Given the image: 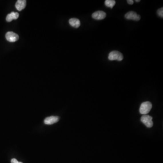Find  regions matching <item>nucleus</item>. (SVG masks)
I'll list each match as a JSON object with an SVG mask.
<instances>
[{
    "label": "nucleus",
    "mask_w": 163,
    "mask_h": 163,
    "mask_svg": "<svg viewBox=\"0 0 163 163\" xmlns=\"http://www.w3.org/2000/svg\"><path fill=\"white\" fill-rule=\"evenodd\" d=\"M127 2L130 5H132L134 3V1L133 0H128L127 1Z\"/></svg>",
    "instance_id": "obj_14"
},
{
    "label": "nucleus",
    "mask_w": 163,
    "mask_h": 163,
    "mask_svg": "<svg viewBox=\"0 0 163 163\" xmlns=\"http://www.w3.org/2000/svg\"><path fill=\"white\" fill-rule=\"evenodd\" d=\"M106 13L103 11H98L94 12L92 14V18L95 20H102L105 18Z\"/></svg>",
    "instance_id": "obj_6"
},
{
    "label": "nucleus",
    "mask_w": 163,
    "mask_h": 163,
    "mask_svg": "<svg viewBox=\"0 0 163 163\" xmlns=\"http://www.w3.org/2000/svg\"><path fill=\"white\" fill-rule=\"evenodd\" d=\"M59 120V118L58 116H51L46 118L44 120V123L46 125H52L56 123Z\"/></svg>",
    "instance_id": "obj_7"
},
{
    "label": "nucleus",
    "mask_w": 163,
    "mask_h": 163,
    "mask_svg": "<svg viewBox=\"0 0 163 163\" xmlns=\"http://www.w3.org/2000/svg\"><path fill=\"white\" fill-rule=\"evenodd\" d=\"M19 14L17 12H12L7 15L6 20L7 22H11L13 20H16L18 18Z\"/></svg>",
    "instance_id": "obj_9"
},
{
    "label": "nucleus",
    "mask_w": 163,
    "mask_h": 163,
    "mask_svg": "<svg viewBox=\"0 0 163 163\" xmlns=\"http://www.w3.org/2000/svg\"><path fill=\"white\" fill-rule=\"evenodd\" d=\"M19 36L17 34L13 32L9 31L5 35V38L7 41L10 42H15L18 40Z\"/></svg>",
    "instance_id": "obj_4"
},
{
    "label": "nucleus",
    "mask_w": 163,
    "mask_h": 163,
    "mask_svg": "<svg viewBox=\"0 0 163 163\" xmlns=\"http://www.w3.org/2000/svg\"><path fill=\"white\" fill-rule=\"evenodd\" d=\"M108 58L109 60L111 61L117 60V61H121L123 60V55L121 52L115 50L112 51L109 53Z\"/></svg>",
    "instance_id": "obj_2"
},
{
    "label": "nucleus",
    "mask_w": 163,
    "mask_h": 163,
    "mask_svg": "<svg viewBox=\"0 0 163 163\" xmlns=\"http://www.w3.org/2000/svg\"><path fill=\"white\" fill-rule=\"evenodd\" d=\"M11 163H23L21 162H19L17 160L15 159H12L11 160Z\"/></svg>",
    "instance_id": "obj_13"
},
{
    "label": "nucleus",
    "mask_w": 163,
    "mask_h": 163,
    "mask_svg": "<svg viewBox=\"0 0 163 163\" xmlns=\"http://www.w3.org/2000/svg\"><path fill=\"white\" fill-rule=\"evenodd\" d=\"M70 25L74 28H78L80 26V21L77 18H71L69 20Z\"/></svg>",
    "instance_id": "obj_10"
},
{
    "label": "nucleus",
    "mask_w": 163,
    "mask_h": 163,
    "mask_svg": "<svg viewBox=\"0 0 163 163\" xmlns=\"http://www.w3.org/2000/svg\"><path fill=\"white\" fill-rule=\"evenodd\" d=\"M125 17L127 20L138 21L140 19V16L134 11H129L125 15Z\"/></svg>",
    "instance_id": "obj_5"
},
{
    "label": "nucleus",
    "mask_w": 163,
    "mask_h": 163,
    "mask_svg": "<svg viewBox=\"0 0 163 163\" xmlns=\"http://www.w3.org/2000/svg\"><path fill=\"white\" fill-rule=\"evenodd\" d=\"M26 4L25 0H18L15 4V7L18 11H21L25 7Z\"/></svg>",
    "instance_id": "obj_8"
},
{
    "label": "nucleus",
    "mask_w": 163,
    "mask_h": 163,
    "mask_svg": "<svg viewBox=\"0 0 163 163\" xmlns=\"http://www.w3.org/2000/svg\"><path fill=\"white\" fill-rule=\"evenodd\" d=\"M116 1L114 0H106L105 1V5L108 7L112 8L115 5Z\"/></svg>",
    "instance_id": "obj_11"
},
{
    "label": "nucleus",
    "mask_w": 163,
    "mask_h": 163,
    "mask_svg": "<svg viewBox=\"0 0 163 163\" xmlns=\"http://www.w3.org/2000/svg\"><path fill=\"white\" fill-rule=\"evenodd\" d=\"M152 107V104L150 102L147 101L143 102L140 108V112L142 115L147 114L150 112Z\"/></svg>",
    "instance_id": "obj_1"
},
{
    "label": "nucleus",
    "mask_w": 163,
    "mask_h": 163,
    "mask_svg": "<svg viewBox=\"0 0 163 163\" xmlns=\"http://www.w3.org/2000/svg\"><path fill=\"white\" fill-rule=\"evenodd\" d=\"M136 2H140V0H139V1H137V0H136Z\"/></svg>",
    "instance_id": "obj_15"
},
{
    "label": "nucleus",
    "mask_w": 163,
    "mask_h": 163,
    "mask_svg": "<svg viewBox=\"0 0 163 163\" xmlns=\"http://www.w3.org/2000/svg\"><path fill=\"white\" fill-rule=\"evenodd\" d=\"M141 122L148 128H151L153 126L152 116L148 115H143L140 119Z\"/></svg>",
    "instance_id": "obj_3"
},
{
    "label": "nucleus",
    "mask_w": 163,
    "mask_h": 163,
    "mask_svg": "<svg viewBox=\"0 0 163 163\" xmlns=\"http://www.w3.org/2000/svg\"><path fill=\"white\" fill-rule=\"evenodd\" d=\"M157 14L160 17H163V8L162 7L160 8L157 11Z\"/></svg>",
    "instance_id": "obj_12"
}]
</instances>
